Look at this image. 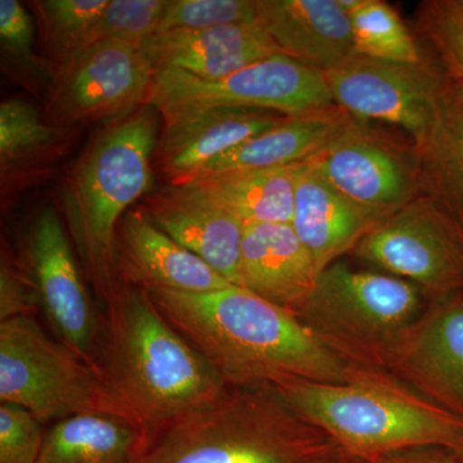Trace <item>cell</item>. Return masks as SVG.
Masks as SVG:
<instances>
[{
	"instance_id": "6da1fadb",
	"label": "cell",
	"mask_w": 463,
	"mask_h": 463,
	"mask_svg": "<svg viewBox=\"0 0 463 463\" xmlns=\"http://www.w3.org/2000/svg\"><path fill=\"white\" fill-rule=\"evenodd\" d=\"M146 289L174 330L227 386L347 383L361 371L344 364L297 316L242 286L210 292Z\"/></svg>"
},
{
	"instance_id": "7a4b0ae2",
	"label": "cell",
	"mask_w": 463,
	"mask_h": 463,
	"mask_svg": "<svg viewBox=\"0 0 463 463\" xmlns=\"http://www.w3.org/2000/svg\"><path fill=\"white\" fill-rule=\"evenodd\" d=\"M97 364L125 416L149 438L228 388L147 289L129 282L121 281L103 307Z\"/></svg>"
},
{
	"instance_id": "3957f363",
	"label": "cell",
	"mask_w": 463,
	"mask_h": 463,
	"mask_svg": "<svg viewBox=\"0 0 463 463\" xmlns=\"http://www.w3.org/2000/svg\"><path fill=\"white\" fill-rule=\"evenodd\" d=\"M156 111L142 106L91 142L66 179V227L85 282L105 307L120 286L118 231L123 216L151 187Z\"/></svg>"
},
{
	"instance_id": "277c9868",
	"label": "cell",
	"mask_w": 463,
	"mask_h": 463,
	"mask_svg": "<svg viewBox=\"0 0 463 463\" xmlns=\"http://www.w3.org/2000/svg\"><path fill=\"white\" fill-rule=\"evenodd\" d=\"M349 457L270 386H228L152 435L139 463H345Z\"/></svg>"
},
{
	"instance_id": "5b68a950",
	"label": "cell",
	"mask_w": 463,
	"mask_h": 463,
	"mask_svg": "<svg viewBox=\"0 0 463 463\" xmlns=\"http://www.w3.org/2000/svg\"><path fill=\"white\" fill-rule=\"evenodd\" d=\"M273 389L347 455L370 463L410 448H463V420L386 371L361 370L347 383L289 381Z\"/></svg>"
},
{
	"instance_id": "8992f818",
	"label": "cell",
	"mask_w": 463,
	"mask_h": 463,
	"mask_svg": "<svg viewBox=\"0 0 463 463\" xmlns=\"http://www.w3.org/2000/svg\"><path fill=\"white\" fill-rule=\"evenodd\" d=\"M426 300L407 279L339 260L319 273L298 318L344 364L388 373L398 341Z\"/></svg>"
},
{
	"instance_id": "52a82bcc",
	"label": "cell",
	"mask_w": 463,
	"mask_h": 463,
	"mask_svg": "<svg viewBox=\"0 0 463 463\" xmlns=\"http://www.w3.org/2000/svg\"><path fill=\"white\" fill-rule=\"evenodd\" d=\"M0 402L25 408L43 425L90 413L128 419L99 371L33 316L0 322Z\"/></svg>"
},
{
	"instance_id": "ba28073f",
	"label": "cell",
	"mask_w": 463,
	"mask_h": 463,
	"mask_svg": "<svg viewBox=\"0 0 463 463\" xmlns=\"http://www.w3.org/2000/svg\"><path fill=\"white\" fill-rule=\"evenodd\" d=\"M145 105L161 115L164 125L216 109L297 116L336 106L322 72L279 53L219 80H203L181 70H158Z\"/></svg>"
},
{
	"instance_id": "9c48e42d",
	"label": "cell",
	"mask_w": 463,
	"mask_h": 463,
	"mask_svg": "<svg viewBox=\"0 0 463 463\" xmlns=\"http://www.w3.org/2000/svg\"><path fill=\"white\" fill-rule=\"evenodd\" d=\"M307 163L346 200L381 221L426 194L414 143L354 118Z\"/></svg>"
},
{
	"instance_id": "30bf717a",
	"label": "cell",
	"mask_w": 463,
	"mask_h": 463,
	"mask_svg": "<svg viewBox=\"0 0 463 463\" xmlns=\"http://www.w3.org/2000/svg\"><path fill=\"white\" fill-rule=\"evenodd\" d=\"M353 252L426 298L463 292V225L431 194L383 219Z\"/></svg>"
},
{
	"instance_id": "8fae6325",
	"label": "cell",
	"mask_w": 463,
	"mask_h": 463,
	"mask_svg": "<svg viewBox=\"0 0 463 463\" xmlns=\"http://www.w3.org/2000/svg\"><path fill=\"white\" fill-rule=\"evenodd\" d=\"M323 75L337 108L356 120L401 128L416 147L434 124L446 78L434 58L395 63L358 53Z\"/></svg>"
},
{
	"instance_id": "7c38bea8",
	"label": "cell",
	"mask_w": 463,
	"mask_h": 463,
	"mask_svg": "<svg viewBox=\"0 0 463 463\" xmlns=\"http://www.w3.org/2000/svg\"><path fill=\"white\" fill-rule=\"evenodd\" d=\"M154 74L139 45L94 43L56 67L45 120L54 127L123 118L145 106Z\"/></svg>"
},
{
	"instance_id": "4fadbf2b",
	"label": "cell",
	"mask_w": 463,
	"mask_h": 463,
	"mask_svg": "<svg viewBox=\"0 0 463 463\" xmlns=\"http://www.w3.org/2000/svg\"><path fill=\"white\" fill-rule=\"evenodd\" d=\"M27 252L39 307L56 339L99 370L100 321L71 240L53 207H44L33 221Z\"/></svg>"
},
{
	"instance_id": "5bb4252c",
	"label": "cell",
	"mask_w": 463,
	"mask_h": 463,
	"mask_svg": "<svg viewBox=\"0 0 463 463\" xmlns=\"http://www.w3.org/2000/svg\"><path fill=\"white\" fill-rule=\"evenodd\" d=\"M388 373L463 420V292L426 300L398 341Z\"/></svg>"
},
{
	"instance_id": "9a60e30c",
	"label": "cell",
	"mask_w": 463,
	"mask_h": 463,
	"mask_svg": "<svg viewBox=\"0 0 463 463\" xmlns=\"http://www.w3.org/2000/svg\"><path fill=\"white\" fill-rule=\"evenodd\" d=\"M139 209L161 231L203 259L228 282L241 286L243 225L194 183L147 194Z\"/></svg>"
},
{
	"instance_id": "2e32d148",
	"label": "cell",
	"mask_w": 463,
	"mask_h": 463,
	"mask_svg": "<svg viewBox=\"0 0 463 463\" xmlns=\"http://www.w3.org/2000/svg\"><path fill=\"white\" fill-rule=\"evenodd\" d=\"M255 24L279 54L330 71L355 53L352 25L340 0H255Z\"/></svg>"
},
{
	"instance_id": "e0dca14e",
	"label": "cell",
	"mask_w": 463,
	"mask_h": 463,
	"mask_svg": "<svg viewBox=\"0 0 463 463\" xmlns=\"http://www.w3.org/2000/svg\"><path fill=\"white\" fill-rule=\"evenodd\" d=\"M120 279L142 288L210 292L232 286L203 259L156 227L139 207L121 219L116 242Z\"/></svg>"
},
{
	"instance_id": "ac0fdd59",
	"label": "cell",
	"mask_w": 463,
	"mask_h": 463,
	"mask_svg": "<svg viewBox=\"0 0 463 463\" xmlns=\"http://www.w3.org/2000/svg\"><path fill=\"white\" fill-rule=\"evenodd\" d=\"M286 116L265 109H216L172 125L155 149V165L170 184L190 181L215 158L270 129Z\"/></svg>"
},
{
	"instance_id": "d6986e66",
	"label": "cell",
	"mask_w": 463,
	"mask_h": 463,
	"mask_svg": "<svg viewBox=\"0 0 463 463\" xmlns=\"http://www.w3.org/2000/svg\"><path fill=\"white\" fill-rule=\"evenodd\" d=\"M241 286L298 317L318 272L291 224H246L241 243Z\"/></svg>"
},
{
	"instance_id": "ffe728a7",
	"label": "cell",
	"mask_w": 463,
	"mask_h": 463,
	"mask_svg": "<svg viewBox=\"0 0 463 463\" xmlns=\"http://www.w3.org/2000/svg\"><path fill=\"white\" fill-rule=\"evenodd\" d=\"M328 184L307 161L298 167L291 225L321 273L381 223Z\"/></svg>"
},
{
	"instance_id": "44dd1931",
	"label": "cell",
	"mask_w": 463,
	"mask_h": 463,
	"mask_svg": "<svg viewBox=\"0 0 463 463\" xmlns=\"http://www.w3.org/2000/svg\"><path fill=\"white\" fill-rule=\"evenodd\" d=\"M155 71L181 70L203 80H219L243 67L279 53L257 25L156 33L142 45Z\"/></svg>"
},
{
	"instance_id": "7402d4cb",
	"label": "cell",
	"mask_w": 463,
	"mask_h": 463,
	"mask_svg": "<svg viewBox=\"0 0 463 463\" xmlns=\"http://www.w3.org/2000/svg\"><path fill=\"white\" fill-rule=\"evenodd\" d=\"M352 118L337 106L303 115L286 116L270 129L215 158L188 182L221 174L304 163L325 147Z\"/></svg>"
},
{
	"instance_id": "603a6c76",
	"label": "cell",
	"mask_w": 463,
	"mask_h": 463,
	"mask_svg": "<svg viewBox=\"0 0 463 463\" xmlns=\"http://www.w3.org/2000/svg\"><path fill=\"white\" fill-rule=\"evenodd\" d=\"M148 432L115 414H78L45 431L39 463H139Z\"/></svg>"
},
{
	"instance_id": "cb8c5ba5",
	"label": "cell",
	"mask_w": 463,
	"mask_h": 463,
	"mask_svg": "<svg viewBox=\"0 0 463 463\" xmlns=\"http://www.w3.org/2000/svg\"><path fill=\"white\" fill-rule=\"evenodd\" d=\"M300 164L221 174L188 183L196 184L243 225L291 224Z\"/></svg>"
},
{
	"instance_id": "d4e9b609",
	"label": "cell",
	"mask_w": 463,
	"mask_h": 463,
	"mask_svg": "<svg viewBox=\"0 0 463 463\" xmlns=\"http://www.w3.org/2000/svg\"><path fill=\"white\" fill-rule=\"evenodd\" d=\"M444 76L434 124L416 148L426 194L463 225V88Z\"/></svg>"
},
{
	"instance_id": "484cf974",
	"label": "cell",
	"mask_w": 463,
	"mask_h": 463,
	"mask_svg": "<svg viewBox=\"0 0 463 463\" xmlns=\"http://www.w3.org/2000/svg\"><path fill=\"white\" fill-rule=\"evenodd\" d=\"M352 25L355 53L395 63H421L426 54L394 7L383 0H340Z\"/></svg>"
},
{
	"instance_id": "4316f807",
	"label": "cell",
	"mask_w": 463,
	"mask_h": 463,
	"mask_svg": "<svg viewBox=\"0 0 463 463\" xmlns=\"http://www.w3.org/2000/svg\"><path fill=\"white\" fill-rule=\"evenodd\" d=\"M33 17L17 0H0V51L3 70L33 93L50 94L56 67L33 52Z\"/></svg>"
},
{
	"instance_id": "83f0119b",
	"label": "cell",
	"mask_w": 463,
	"mask_h": 463,
	"mask_svg": "<svg viewBox=\"0 0 463 463\" xmlns=\"http://www.w3.org/2000/svg\"><path fill=\"white\" fill-rule=\"evenodd\" d=\"M58 128L48 124L41 111L23 99H7L0 105V169L5 181L9 174L50 149L60 141Z\"/></svg>"
},
{
	"instance_id": "f1b7e54d",
	"label": "cell",
	"mask_w": 463,
	"mask_h": 463,
	"mask_svg": "<svg viewBox=\"0 0 463 463\" xmlns=\"http://www.w3.org/2000/svg\"><path fill=\"white\" fill-rule=\"evenodd\" d=\"M109 0H43L33 3L57 66L91 44V35Z\"/></svg>"
},
{
	"instance_id": "f546056e",
	"label": "cell",
	"mask_w": 463,
	"mask_h": 463,
	"mask_svg": "<svg viewBox=\"0 0 463 463\" xmlns=\"http://www.w3.org/2000/svg\"><path fill=\"white\" fill-rule=\"evenodd\" d=\"M417 26L448 78L463 88V0H426Z\"/></svg>"
},
{
	"instance_id": "4dcf8cb0",
	"label": "cell",
	"mask_w": 463,
	"mask_h": 463,
	"mask_svg": "<svg viewBox=\"0 0 463 463\" xmlns=\"http://www.w3.org/2000/svg\"><path fill=\"white\" fill-rule=\"evenodd\" d=\"M255 21V0H166L157 33L246 25Z\"/></svg>"
},
{
	"instance_id": "1f68e13d",
	"label": "cell",
	"mask_w": 463,
	"mask_h": 463,
	"mask_svg": "<svg viewBox=\"0 0 463 463\" xmlns=\"http://www.w3.org/2000/svg\"><path fill=\"white\" fill-rule=\"evenodd\" d=\"M165 7L166 0H109L94 27L91 44L115 41L142 47L156 35Z\"/></svg>"
},
{
	"instance_id": "d6a6232c",
	"label": "cell",
	"mask_w": 463,
	"mask_h": 463,
	"mask_svg": "<svg viewBox=\"0 0 463 463\" xmlns=\"http://www.w3.org/2000/svg\"><path fill=\"white\" fill-rule=\"evenodd\" d=\"M45 431L25 408L0 404V463H39Z\"/></svg>"
},
{
	"instance_id": "836d02e7",
	"label": "cell",
	"mask_w": 463,
	"mask_h": 463,
	"mask_svg": "<svg viewBox=\"0 0 463 463\" xmlns=\"http://www.w3.org/2000/svg\"><path fill=\"white\" fill-rule=\"evenodd\" d=\"M39 307L32 277L25 276L2 260L0 267V322L21 316H32Z\"/></svg>"
},
{
	"instance_id": "e575fe53",
	"label": "cell",
	"mask_w": 463,
	"mask_h": 463,
	"mask_svg": "<svg viewBox=\"0 0 463 463\" xmlns=\"http://www.w3.org/2000/svg\"><path fill=\"white\" fill-rule=\"evenodd\" d=\"M373 463H461L455 450L443 447H416L399 450Z\"/></svg>"
},
{
	"instance_id": "d590c367",
	"label": "cell",
	"mask_w": 463,
	"mask_h": 463,
	"mask_svg": "<svg viewBox=\"0 0 463 463\" xmlns=\"http://www.w3.org/2000/svg\"><path fill=\"white\" fill-rule=\"evenodd\" d=\"M345 463H370V462L364 461V459L355 458V457L350 456L349 458L346 459Z\"/></svg>"
},
{
	"instance_id": "8d00e7d4",
	"label": "cell",
	"mask_w": 463,
	"mask_h": 463,
	"mask_svg": "<svg viewBox=\"0 0 463 463\" xmlns=\"http://www.w3.org/2000/svg\"><path fill=\"white\" fill-rule=\"evenodd\" d=\"M455 452H456V455L458 456L459 461H461V463H463V448H461V449L455 450Z\"/></svg>"
}]
</instances>
